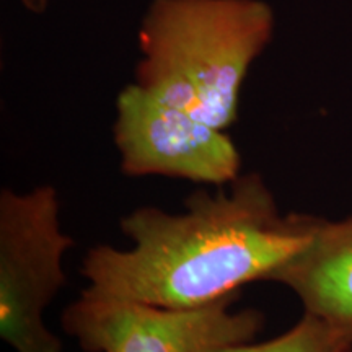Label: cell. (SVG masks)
<instances>
[{
    "mask_svg": "<svg viewBox=\"0 0 352 352\" xmlns=\"http://www.w3.org/2000/svg\"><path fill=\"white\" fill-rule=\"evenodd\" d=\"M182 214L132 210L121 230L127 250L95 246L82 263L87 292L148 305L201 308L272 272L310 243L321 219L283 215L256 173L228 191H197Z\"/></svg>",
    "mask_w": 352,
    "mask_h": 352,
    "instance_id": "6da1fadb",
    "label": "cell"
},
{
    "mask_svg": "<svg viewBox=\"0 0 352 352\" xmlns=\"http://www.w3.org/2000/svg\"><path fill=\"white\" fill-rule=\"evenodd\" d=\"M272 32L274 13L263 0H153L139 30L135 83L226 131Z\"/></svg>",
    "mask_w": 352,
    "mask_h": 352,
    "instance_id": "7a4b0ae2",
    "label": "cell"
},
{
    "mask_svg": "<svg viewBox=\"0 0 352 352\" xmlns=\"http://www.w3.org/2000/svg\"><path fill=\"white\" fill-rule=\"evenodd\" d=\"M76 245L60 227L56 189H2L0 195V336L16 352H60L43 321L65 283L64 256Z\"/></svg>",
    "mask_w": 352,
    "mask_h": 352,
    "instance_id": "3957f363",
    "label": "cell"
},
{
    "mask_svg": "<svg viewBox=\"0 0 352 352\" xmlns=\"http://www.w3.org/2000/svg\"><path fill=\"white\" fill-rule=\"evenodd\" d=\"M236 298L176 310L83 290L63 324L87 352H210L252 342L263 327L259 311L232 310Z\"/></svg>",
    "mask_w": 352,
    "mask_h": 352,
    "instance_id": "277c9868",
    "label": "cell"
},
{
    "mask_svg": "<svg viewBox=\"0 0 352 352\" xmlns=\"http://www.w3.org/2000/svg\"><path fill=\"white\" fill-rule=\"evenodd\" d=\"M113 134L121 170L129 176L160 175L219 186L240 176L241 155L226 131L157 100L138 83L118 95Z\"/></svg>",
    "mask_w": 352,
    "mask_h": 352,
    "instance_id": "5b68a950",
    "label": "cell"
},
{
    "mask_svg": "<svg viewBox=\"0 0 352 352\" xmlns=\"http://www.w3.org/2000/svg\"><path fill=\"white\" fill-rule=\"evenodd\" d=\"M270 280L292 290L305 314L352 329V217L320 220L310 243Z\"/></svg>",
    "mask_w": 352,
    "mask_h": 352,
    "instance_id": "8992f818",
    "label": "cell"
},
{
    "mask_svg": "<svg viewBox=\"0 0 352 352\" xmlns=\"http://www.w3.org/2000/svg\"><path fill=\"white\" fill-rule=\"evenodd\" d=\"M210 352H352V329L305 314L294 328L261 344H233Z\"/></svg>",
    "mask_w": 352,
    "mask_h": 352,
    "instance_id": "52a82bcc",
    "label": "cell"
},
{
    "mask_svg": "<svg viewBox=\"0 0 352 352\" xmlns=\"http://www.w3.org/2000/svg\"><path fill=\"white\" fill-rule=\"evenodd\" d=\"M19 2L26 8L30 13H36V15H41L50 8L52 0H19Z\"/></svg>",
    "mask_w": 352,
    "mask_h": 352,
    "instance_id": "ba28073f",
    "label": "cell"
}]
</instances>
